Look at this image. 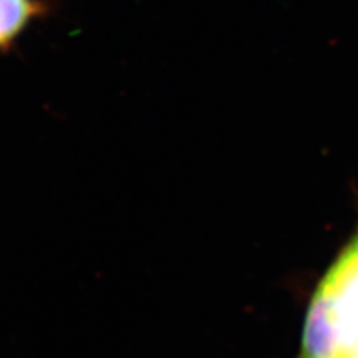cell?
<instances>
[{"mask_svg": "<svg viewBox=\"0 0 358 358\" xmlns=\"http://www.w3.org/2000/svg\"><path fill=\"white\" fill-rule=\"evenodd\" d=\"M301 358H358V234L313 291Z\"/></svg>", "mask_w": 358, "mask_h": 358, "instance_id": "6da1fadb", "label": "cell"}, {"mask_svg": "<svg viewBox=\"0 0 358 358\" xmlns=\"http://www.w3.org/2000/svg\"><path fill=\"white\" fill-rule=\"evenodd\" d=\"M51 13L48 0H0V55L13 52L30 27Z\"/></svg>", "mask_w": 358, "mask_h": 358, "instance_id": "7a4b0ae2", "label": "cell"}]
</instances>
